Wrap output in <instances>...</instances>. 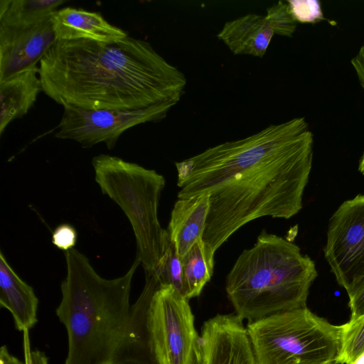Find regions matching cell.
<instances>
[{
    "label": "cell",
    "instance_id": "obj_20",
    "mask_svg": "<svg viewBox=\"0 0 364 364\" xmlns=\"http://www.w3.org/2000/svg\"><path fill=\"white\" fill-rule=\"evenodd\" d=\"M364 355V316L345 323L343 345L338 364H353Z\"/></svg>",
    "mask_w": 364,
    "mask_h": 364
},
{
    "label": "cell",
    "instance_id": "obj_17",
    "mask_svg": "<svg viewBox=\"0 0 364 364\" xmlns=\"http://www.w3.org/2000/svg\"><path fill=\"white\" fill-rule=\"evenodd\" d=\"M64 0H1L0 26H28L52 16Z\"/></svg>",
    "mask_w": 364,
    "mask_h": 364
},
{
    "label": "cell",
    "instance_id": "obj_7",
    "mask_svg": "<svg viewBox=\"0 0 364 364\" xmlns=\"http://www.w3.org/2000/svg\"><path fill=\"white\" fill-rule=\"evenodd\" d=\"M149 326L158 364H202L200 336L189 300L170 285L152 296Z\"/></svg>",
    "mask_w": 364,
    "mask_h": 364
},
{
    "label": "cell",
    "instance_id": "obj_18",
    "mask_svg": "<svg viewBox=\"0 0 364 364\" xmlns=\"http://www.w3.org/2000/svg\"><path fill=\"white\" fill-rule=\"evenodd\" d=\"M214 255L215 252L200 237L181 258L188 300L198 296L213 276Z\"/></svg>",
    "mask_w": 364,
    "mask_h": 364
},
{
    "label": "cell",
    "instance_id": "obj_9",
    "mask_svg": "<svg viewBox=\"0 0 364 364\" xmlns=\"http://www.w3.org/2000/svg\"><path fill=\"white\" fill-rule=\"evenodd\" d=\"M170 109L163 106L136 110L64 107L55 137L74 140L84 148L102 142L112 149L123 132L140 124L161 120Z\"/></svg>",
    "mask_w": 364,
    "mask_h": 364
},
{
    "label": "cell",
    "instance_id": "obj_19",
    "mask_svg": "<svg viewBox=\"0 0 364 364\" xmlns=\"http://www.w3.org/2000/svg\"><path fill=\"white\" fill-rule=\"evenodd\" d=\"M160 285H170L187 299L188 290L184 276L181 258L174 245L170 244L153 273Z\"/></svg>",
    "mask_w": 364,
    "mask_h": 364
},
{
    "label": "cell",
    "instance_id": "obj_14",
    "mask_svg": "<svg viewBox=\"0 0 364 364\" xmlns=\"http://www.w3.org/2000/svg\"><path fill=\"white\" fill-rule=\"evenodd\" d=\"M274 34L265 16L248 14L225 22L217 37L235 55L262 58Z\"/></svg>",
    "mask_w": 364,
    "mask_h": 364
},
{
    "label": "cell",
    "instance_id": "obj_5",
    "mask_svg": "<svg viewBox=\"0 0 364 364\" xmlns=\"http://www.w3.org/2000/svg\"><path fill=\"white\" fill-rule=\"evenodd\" d=\"M95 181L123 210L136 241V257L145 273H153L164 255L170 238L158 218L164 177L119 157L100 154L92 159Z\"/></svg>",
    "mask_w": 364,
    "mask_h": 364
},
{
    "label": "cell",
    "instance_id": "obj_8",
    "mask_svg": "<svg viewBox=\"0 0 364 364\" xmlns=\"http://www.w3.org/2000/svg\"><path fill=\"white\" fill-rule=\"evenodd\" d=\"M324 255L347 293L364 279V194L344 201L332 215Z\"/></svg>",
    "mask_w": 364,
    "mask_h": 364
},
{
    "label": "cell",
    "instance_id": "obj_2",
    "mask_svg": "<svg viewBox=\"0 0 364 364\" xmlns=\"http://www.w3.org/2000/svg\"><path fill=\"white\" fill-rule=\"evenodd\" d=\"M43 91L64 107L86 109H171L185 93V75L147 41L57 39L40 62Z\"/></svg>",
    "mask_w": 364,
    "mask_h": 364
},
{
    "label": "cell",
    "instance_id": "obj_23",
    "mask_svg": "<svg viewBox=\"0 0 364 364\" xmlns=\"http://www.w3.org/2000/svg\"><path fill=\"white\" fill-rule=\"evenodd\" d=\"M77 240V232L69 224L58 225L53 232L52 242L58 249L68 251L74 248Z\"/></svg>",
    "mask_w": 364,
    "mask_h": 364
},
{
    "label": "cell",
    "instance_id": "obj_3",
    "mask_svg": "<svg viewBox=\"0 0 364 364\" xmlns=\"http://www.w3.org/2000/svg\"><path fill=\"white\" fill-rule=\"evenodd\" d=\"M67 274L56 315L68 341L64 364H158L149 326L150 306L160 285L146 273L144 287L130 304L132 280L140 259L113 279L101 277L83 254L65 252Z\"/></svg>",
    "mask_w": 364,
    "mask_h": 364
},
{
    "label": "cell",
    "instance_id": "obj_4",
    "mask_svg": "<svg viewBox=\"0 0 364 364\" xmlns=\"http://www.w3.org/2000/svg\"><path fill=\"white\" fill-rule=\"evenodd\" d=\"M317 277L314 262L294 243L263 230L225 279L236 314L248 322L306 306Z\"/></svg>",
    "mask_w": 364,
    "mask_h": 364
},
{
    "label": "cell",
    "instance_id": "obj_28",
    "mask_svg": "<svg viewBox=\"0 0 364 364\" xmlns=\"http://www.w3.org/2000/svg\"><path fill=\"white\" fill-rule=\"evenodd\" d=\"M358 170L362 174L364 175V151L360 160Z\"/></svg>",
    "mask_w": 364,
    "mask_h": 364
},
{
    "label": "cell",
    "instance_id": "obj_26",
    "mask_svg": "<svg viewBox=\"0 0 364 364\" xmlns=\"http://www.w3.org/2000/svg\"><path fill=\"white\" fill-rule=\"evenodd\" d=\"M351 64L356 73L361 87L364 90V45H363L358 53L351 60Z\"/></svg>",
    "mask_w": 364,
    "mask_h": 364
},
{
    "label": "cell",
    "instance_id": "obj_11",
    "mask_svg": "<svg viewBox=\"0 0 364 364\" xmlns=\"http://www.w3.org/2000/svg\"><path fill=\"white\" fill-rule=\"evenodd\" d=\"M200 336L202 364H257L247 327L237 314L209 318Z\"/></svg>",
    "mask_w": 364,
    "mask_h": 364
},
{
    "label": "cell",
    "instance_id": "obj_16",
    "mask_svg": "<svg viewBox=\"0 0 364 364\" xmlns=\"http://www.w3.org/2000/svg\"><path fill=\"white\" fill-rule=\"evenodd\" d=\"M43 91L36 67L0 82V135L13 120L24 116Z\"/></svg>",
    "mask_w": 364,
    "mask_h": 364
},
{
    "label": "cell",
    "instance_id": "obj_15",
    "mask_svg": "<svg viewBox=\"0 0 364 364\" xmlns=\"http://www.w3.org/2000/svg\"><path fill=\"white\" fill-rule=\"evenodd\" d=\"M0 304L11 314L20 331H28L37 322L38 299L33 289L14 272L0 252Z\"/></svg>",
    "mask_w": 364,
    "mask_h": 364
},
{
    "label": "cell",
    "instance_id": "obj_25",
    "mask_svg": "<svg viewBox=\"0 0 364 364\" xmlns=\"http://www.w3.org/2000/svg\"><path fill=\"white\" fill-rule=\"evenodd\" d=\"M24 360L26 364H48L45 353L39 350H31L30 348L28 331H23Z\"/></svg>",
    "mask_w": 364,
    "mask_h": 364
},
{
    "label": "cell",
    "instance_id": "obj_10",
    "mask_svg": "<svg viewBox=\"0 0 364 364\" xmlns=\"http://www.w3.org/2000/svg\"><path fill=\"white\" fill-rule=\"evenodd\" d=\"M53 15L32 26H0V82L37 67L56 41Z\"/></svg>",
    "mask_w": 364,
    "mask_h": 364
},
{
    "label": "cell",
    "instance_id": "obj_29",
    "mask_svg": "<svg viewBox=\"0 0 364 364\" xmlns=\"http://www.w3.org/2000/svg\"><path fill=\"white\" fill-rule=\"evenodd\" d=\"M353 364H364V355H363L358 360Z\"/></svg>",
    "mask_w": 364,
    "mask_h": 364
},
{
    "label": "cell",
    "instance_id": "obj_1",
    "mask_svg": "<svg viewBox=\"0 0 364 364\" xmlns=\"http://www.w3.org/2000/svg\"><path fill=\"white\" fill-rule=\"evenodd\" d=\"M313 149L304 117L269 125L176 162L178 198L210 193L202 239L215 252L254 220L289 219L301 210Z\"/></svg>",
    "mask_w": 364,
    "mask_h": 364
},
{
    "label": "cell",
    "instance_id": "obj_6",
    "mask_svg": "<svg viewBox=\"0 0 364 364\" xmlns=\"http://www.w3.org/2000/svg\"><path fill=\"white\" fill-rule=\"evenodd\" d=\"M345 324L333 325L307 306L250 321L257 364H338Z\"/></svg>",
    "mask_w": 364,
    "mask_h": 364
},
{
    "label": "cell",
    "instance_id": "obj_12",
    "mask_svg": "<svg viewBox=\"0 0 364 364\" xmlns=\"http://www.w3.org/2000/svg\"><path fill=\"white\" fill-rule=\"evenodd\" d=\"M52 19L56 40L88 39L110 43L129 36L97 12L65 7L57 10Z\"/></svg>",
    "mask_w": 364,
    "mask_h": 364
},
{
    "label": "cell",
    "instance_id": "obj_22",
    "mask_svg": "<svg viewBox=\"0 0 364 364\" xmlns=\"http://www.w3.org/2000/svg\"><path fill=\"white\" fill-rule=\"evenodd\" d=\"M290 11L296 22L316 23L324 19L318 0H288Z\"/></svg>",
    "mask_w": 364,
    "mask_h": 364
},
{
    "label": "cell",
    "instance_id": "obj_21",
    "mask_svg": "<svg viewBox=\"0 0 364 364\" xmlns=\"http://www.w3.org/2000/svg\"><path fill=\"white\" fill-rule=\"evenodd\" d=\"M265 18L274 34L291 37L296 31L297 22L287 1H279L269 6Z\"/></svg>",
    "mask_w": 364,
    "mask_h": 364
},
{
    "label": "cell",
    "instance_id": "obj_24",
    "mask_svg": "<svg viewBox=\"0 0 364 364\" xmlns=\"http://www.w3.org/2000/svg\"><path fill=\"white\" fill-rule=\"evenodd\" d=\"M348 295L350 309L348 322L352 323L364 316V279L348 293Z\"/></svg>",
    "mask_w": 364,
    "mask_h": 364
},
{
    "label": "cell",
    "instance_id": "obj_27",
    "mask_svg": "<svg viewBox=\"0 0 364 364\" xmlns=\"http://www.w3.org/2000/svg\"><path fill=\"white\" fill-rule=\"evenodd\" d=\"M0 364H26L11 355L6 346L0 348Z\"/></svg>",
    "mask_w": 364,
    "mask_h": 364
},
{
    "label": "cell",
    "instance_id": "obj_13",
    "mask_svg": "<svg viewBox=\"0 0 364 364\" xmlns=\"http://www.w3.org/2000/svg\"><path fill=\"white\" fill-rule=\"evenodd\" d=\"M210 193L178 198L171 210L167 232L176 253L182 258L203 237L209 210Z\"/></svg>",
    "mask_w": 364,
    "mask_h": 364
}]
</instances>
